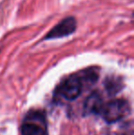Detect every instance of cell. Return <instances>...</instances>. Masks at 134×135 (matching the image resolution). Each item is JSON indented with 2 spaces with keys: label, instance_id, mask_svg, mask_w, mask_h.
Here are the masks:
<instances>
[{
  "label": "cell",
  "instance_id": "1",
  "mask_svg": "<svg viewBox=\"0 0 134 135\" xmlns=\"http://www.w3.org/2000/svg\"><path fill=\"white\" fill-rule=\"evenodd\" d=\"M130 110L131 108L128 101L124 99H114L103 104L99 114L106 122L114 123L129 115Z\"/></svg>",
  "mask_w": 134,
  "mask_h": 135
},
{
  "label": "cell",
  "instance_id": "2",
  "mask_svg": "<svg viewBox=\"0 0 134 135\" xmlns=\"http://www.w3.org/2000/svg\"><path fill=\"white\" fill-rule=\"evenodd\" d=\"M83 81L80 75H73L65 79L60 85V95L69 101L75 100L81 95Z\"/></svg>",
  "mask_w": 134,
  "mask_h": 135
},
{
  "label": "cell",
  "instance_id": "3",
  "mask_svg": "<svg viewBox=\"0 0 134 135\" xmlns=\"http://www.w3.org/2000/svg\"><path fill=\"white\" fill-rule=\"evenodd\" d=\"M77 28L76 20L75 17H67L55 25L46 35L44 36L43 40H54L64 38L75 33Z\"/></svg>",
  "mask_w": 134,
  "mask_h": 135
},
{
  "label": "cell",
  "instance_id": "4",
  "mask_svg": "<svg viewBox=\"0 0 134 135\" xmlns=\"http://www.w3.org/2000/svg\"><path fill=\"white\" fill-rule=\"evenodd\" d=\"M22 135H46V126L42 115L37 113L27 118L21 127Z\"/></svg>",
  "mask_w": 134,
  "mask_h": 135
},
{
  "label": "cell",
  "instance_id": "5",
  "mask_svg": "<svg viewBox=\"0 0 134 135\" xmlns=\"http://www.w3.org/2000/svg\"><path fill=\"white\" fill-rule=\"evenodd\" d=\"M103 100L99 93L94 92L87 98L84 105V114H99L103 107Z\"/></svg>",
  "mask_w": 134,
  "mask_h": 135
},
{
  "label": "cell",
  "instance_id": "6",
  "mask_svg": "<svg viewBox=\"0 0 134 135\" xmlns=\"http://www.w3.org/2000/svg\"><path fill=\"white\" fill-rule=\"evenodd\" d=\"M120 79L114 78V77L107 78V82H106V87H107L109 94H116L115 92H118V91L120 89Z\"/></svg>",
  "mask_w": 134,
  "mask_h": 135
}]
</instances>
